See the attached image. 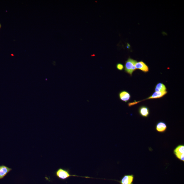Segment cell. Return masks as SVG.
Returning a JSON list of instances; mask_svg holds the SVG:
<instances>
[{
    "label": "cell",
    "mask_w": 184,
    "mask_h": 184,
    "mask_svg": "<svg viewBox=\"0 0 184 184\" xmlns=\"http://www.w3.org/2000/svg\"><path fill=\"white\" fill-rule=\"evenodd\" d=\"M56 176L59 179L61 180H65L71 177H80L85 178H91L89 177H81L76 175H72L70 174V172L68 169L60 168L58 169L55 173Z\"/></svg>",
    "instance_id": "6da1fadb"
},
{
    "label": "cell",
    "mask_w": 184,
    "mask_h": 184,
    "mask_svg": "<svg viewBox=\"0 0 184 184\" xmlns=\"http://www.w3.org/2000/svg\"><path fill=\"white\" fill-rule=\"evenodd\" d=\"M134 178L133 175H125L122 177L120 181H116L120 184H133Z\"/></svg>",
    "instance_id": "5b68a950"
},
{
    "label": "cell",
    "mask_w": 184,
    "mask_h": 184,
    "mask_svg": "<svg viewBox=\"0 0 184 184\" xmlns=\"http://www.w3.org/2000/svg\"><path fill=\"white\" fill-rule=\"evenodd\" d=\"M116 67L118 70L122 71L124 68V66L121 63H118L116 65Z\"/></svg>",
    "instance_id": "7c38bea8"
},
{
    "label": "cell",
    "mask_w": 184,
    "mask_h": 184,
    "mask_svg": "<svg viewBox=\"0 0 184 184\" xmlns=\"http://www.w3.org/2000/svg\"><path fill=\"white\" fill-rule=\"evenodd\" d=\"M137 61L132 58H129L126 61L124 65V71L126 73L132 76L133 72L136 70L135 64Z\"/></svg>",
    "instance_id": "7a4b0ae2"
},
{
    "label": "cell",
    "mask_w": 184,
    "mask_h": 184,
    "mask_svg": "<svg viewBox=\"0 0 184 184\" xmlns=\"http://www.w3.org/2000/svg\"><path fill=\"white\" fill-rule=\"evenodd\" d=\"M1 24H0V29H1Z\"/></svg>",
    "instance_id": "4fadbf2b"
},
{
    "label": "cell",
    "mask_w": 184,
    "mask_h": 184,
    "mask_svg": "<svg viewBox=\"0 0 184 184\" xmlns=\"http://www.w3.org/2000/svg\"><path fill=\"white\" fill-rule=\"evenodd\" d=\"M173 153L175 157L181 161L184 162V145H178L173 151Z\"/></svg>",
    "instance_id": "277c9868"
},
{
    "label": "cell",
    "mask_w": 184,
    "mask_h": 184,
    "mask_svg": "<svg viewBox=\"0 0 184 184\" xmlns=\"http://www.w3.org/2000/svg\"><path fill=\"white\" fill-rule=\"evenodd\" d=\"M12 170L11 168L4 165L0 166V179H3Z\"/></svg>",
    "instance_id": "9c48e42d"
},
{
    "label": "cell",
    "mask_w": 184,
    "mask_h": 184,
    "mask_svg": "<svg viewBox=\"0 0 184 184\" xmlns=\"http://www.w3.org/2000/svg\"><path fill=\"white\" fill-rule=\"evenodd\" d=\"M136 69H139L145 73H147L149 71V69L148 65L143 61L137 62L135 64Z\"/></svg>",
    "instance_id": "8992f818"
},
{
    "label": "cell",
    "mask_w": 184,
    "mask_h": 184,
    "mask_svg": "<svg viewBox=\"0 0 184 184\" xmlns=\"http://www.w3.org/2000/svg\"><path fill=\"white\" fill-rule=\"evenodd\" d=\"M119 96L120 100L125 102H128L131 98L130 93L125 90L120 92L119 93Z\"/></svg>",
    "instance_id": "52a82bcc"
},
{
    "label": "cell",
    "mask_w": 184,
    "mask_h": 184,
    "mask_svg": "<svg viewBox=\"0 0 184 184\" xmlns=\"http://www.w3.org/2000/svg\"><path fill=\"white\" fill-rule=\"evenodd\" d=\"M168 93V92L167 91L166 92H154L153 94H152L151 96H150L148 97V98L144 99L143 100H141L140 101H135L134 102H133L132 103H129L128 104V105L129 107H131L132 106L134 105L135 104H137L141 102H142V101H145L146 100H149V99H159L160 98H162V97H164L165 95L166 94Z\"/></svg>",
    "instance_id": "3957f363"
},
{
    "label": "cell",
    "mask_w": 184,
    "mask_h": 184,
    "mask_svg": "<svg viewBox=\"0 0 184 184\" xmlns=\"http://www.w3.org/2000/svg\"><path fill=\"white\" fill-rule=\"evenodd\" d=\"M154 90L156 92H163L166 91L167 88L164 84L160 82L156 85Z\"/></svg>",
    "instance_id": "8fae6325"
},
{
    "label": "cell",
    "mask_w": 184,
    "mask_h": 184,
    "mask_svg": "<svg viewBox=\"0 0 184 184\" xmlns=\"http://www.w3.org/2000/svg\"><path fill=\"white\" fill-rule=\"evenodd\" d=\"M139 112L141 117L147 118L150 114L149 109L147 107L142 106L139 108Z\"/></svg>",
    "instance_id": "30bf717a"
},
{
    "label": "cell",
    "mask_w": 184,
    "mask_h": 184,
    "mask_svg": "<svg viewBox=\"0 0 184 184\" xmlns=\"http://www.w3.org/2000/svg\"><path fill=\"white\" fill-rule=\"evenodd\" d=\"M167 129L166 124L163 121H159L156 124V129L158 132L164 133Z\"/></svg>",
    "instance_id": "ba28073f"
}]
</instances>
